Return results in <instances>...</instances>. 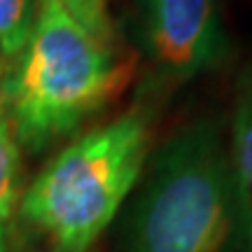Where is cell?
<instances>
[{
	"mask_svg": "<svg viewBox=\"0 0 252 252\" xmlns=\"http://www.w3.org/2000/svg\"><path fill=\"white\" fill-rule=\"evenodd\" d=\"M119 243V252H241L222 119H191L147 157L128 196Z\"/></svg>",
	"mask_w": 252,
	"mask_h": 252,
	"instance_id": "obj_1",
	"label": "cell"
},
{
	"mask_svg": "<svg viewBox=\"0 0 252 252\" xmlns=\"http://www.w3.org/2000/svg\"><path fill=\"white\" fill-rule=\"evenodd\" d=\"M0 89L19 147L42 152L72 135L126 80L110 42L94 37L56 0H37L24 52Z\"/></svg>",
	"mask_w": 252,
	"mask_h": 252,
	"instance_id": "obj_2",
	"label": "cell"
},
{
	"mask_svg": "<svg viewBox=\"0 0 252 252\" xmlns=\"http://www.w3.org/2000/svg\"><path fill=\"white\" fill-rule=\"evenodd\" d=\"M150 152V124L131 110L65 145L19 198V215L54 252H87L119 215Z\"/></svg>",
	"mask_w": 252,
	"mask_h": 252,
	"instance_id": "obj_3",
	"label": "cell"
},
{
	"mask_svg": "<svg viewBox=\"0 0 252 252\" xmlns=\"http://www.w3.org/2000/svg\"><path fill=\"white\" fill-rule=\"evenodd\" d=\"M143 49L166 84H187L220 68L229 33L220 0H135Z\"/></svg>",
	"mask_w": 252,
	"mask_h": 252,
	"instance_id": "obj_4",
	"label": "cell"
},
{
	"mask_svg": "<svg viewBox=\"0 0 252 252\" xmlns=\"http://www.w3.org/2000/svg\"><path fill=\"white\" fill-rule=\"evenodd\" d=\"M226 145L238 206L241 252H252V63L236 82L234 108L226 124Z\"/></svg>",
	"mask_w": 252,
	"mask_h": 252,
	"instance_id": "obj_5",
	"label": "cell"
},
{
	"mask_svg": "<svg viewBox=\"0 0 252 252\" xmlns=\"http://www.w3.org/2000/svg\"><path fill=\"white\" fill-rule=\"evenodd\" d=\"M37 14V0H0V61L12 68L26 47Z\"/></svg>",
	"mask_w": 252,
	"mask_h": 252,
	"instance_id": "obj_6",
	"label": "cell"
},
{
	"mask_svg": "<svg viewBox=\"0 0 252 252\" xmlns=\"http://www.w3.org/2000/svg\"><path fill=\"white\" fill-rule=\"evenodd\" d=\"M19 178H21V154L17 135L12 131L5 110L0 108V226L2 229L21 198Z\"/></svg>",
	"mask_w": 252,
	"mask_h": 252,
	"instance_id": "obj_7",
	"label": "cell"
},
{
	"mask_svg": "<svg viewBox=\"0 0 252 252\" xmlns=\"http://www.w3.org/2000/svg\"><path fill=\"white\" fill-rule=\"evenodd\" d=\"M84 31L103 42H110L112 28L108 17V0H56Z\"/></svg>",
	"mask_w": 252,
	"mask_h": 252,
	"instance_id": "obj_8",
	"label": "cell"
},
{
	"mask_svg": "<svg viewBox=\"0 0 252 252\" xmlns=\"http://www.w3.org/2000/svg\"><path fill=\"white\" fill-rule=\"evenodd\" d=\"M0 252H7V236H5L2 226H0Z\"/></svg>",
	"mask_w": 252,
	"mask_h": 252,
	"instance_id": "obj_9",
	"label": "cell"
},
{
	"mask_svg": "<svg viewBox=\"0 0 252 252\" xmlns=\"http://www.w3.org/2000/svg\"><path fill=\"white\" fill-rule=\"evenodd\" d=\"M2 80H5V65H2V61H0V84H2Z\"/></svg>",
	"mask_w": 252,
	"mask_h": 252,
	"instance_id": "obj_10",
	"label": "cell"
}]
</instances>
